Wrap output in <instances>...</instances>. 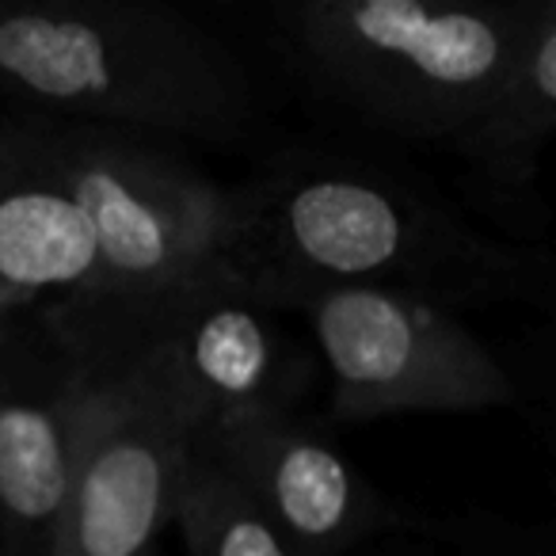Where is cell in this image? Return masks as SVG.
Returning a JSON list of instances; mask_svg holds the SVG:
<instances>
[{
    "label": "cell",
    "mask_w": 556,
    "mask_h": 556,
    "mask_svg": "<svg viewBox=\"0 0 556 556\" xmlns=\"http://www.w3.org/2000/svg\"><path fill=\"white\" fill-rule=\"evenodd\" d=\"M146 313L199 408L202 434L290 412L287 355L267 320L270 309H263L229 270L146 305Z\"/></svg>",
    "instance_id": "cell-9"
},
{
    "label": "cell",
    "mask_w": 556,
    "mask_h": 556,
    "mask_svg": "<svg viewBox=\"0 0 556 556\" xmlns=\"http://www.w3.org/2000/svg\"><path fill=\"white\" fill-rule=\"evenodd\" d=\"M332 381L336 419L484 412L515 401V381L462 317L389 290L336 287L298 298Z\"/></svg>",
    "instance_id": "cell-6"
},
{
    "label": "cell",
    "mask_w": 556,
    "mask_h": 556,
    "mask_svg": "<svg viewBox=\"0 0 556 556\" xmlns=\"http://www.w3.org/2000/svg\"><path fill=\"white\" fill-rule=\"evenodd\" d=\"M149 556H156V553H149Z\"/></svg>",
    "instance_id": "cell-13"
},
{
    "label": "cell",
    "mask_w": 556,
    "mask_h": 556,
    "mask_svg": "<svg viewBox=\"0 0 556 556\" xmlns=\"http://www.w3.org/2000/svg\"><path fill=\"white\" fill-rule=\"evenodd\" d=\"M556 130V0H541L522 58L484 111L450 146L480 172L492 191L526 199Z\"/></svg>",
    "instance_id": "cell-11"
},
{
    "label": "cell",
    "mask_w": 556,
    "mask_h": 556,
    "mask_svg": "<svg viewBox=\"0 0 556 556\" xmlns=\"http://www.w3.org/2000/svg\"><path fill=\"white\" fill-rule=\"evenodd\" d=\"M62 305L85 348V389L50 556H149L176 518L202 416L146 309Z\"/></svg>",
    "instance_id": "cell-3"
},
{
    "label": "cell",
    "mask_w": 556,
    "mask_h": 556,
    "mask_svg": "<svg viewBox=\"0 0 556 556\" xmlns=\"http://www.w3.org/2000/svg\"><path fill=\"white\" fill-rule=\"evenodd\" d=\"M92 225L50 156L42 126H0V317L92 298Z\"/></svg>",
    "instance_id": "cell-10"
},
{
    "label": "cell",
    "mask_w": 556,
    "mask_h": 556,
    "mask_svg": "<svg viewBox=\"0 0 556 556\" xmlns=\"http://www.w3.org/2000/svg\"><path fill=\"white\" fill-rule=\"evenodd\" d=\"M541 0H309L294 12V47L336 96L396 134L454 138L522 58Z\"/></svg>",
    "instance_id": "cell-4"
},
{
    "label": "cell",
    "mask_w": 556,
    "mask_h": 556,
    "mask_svg": "<svg viewBox=\"0 0 556 556\" xmlns=\"http://www.w3.org/2000/svg\"><path fill=\"white\" fill-rule=\"evenodd\" d=\"M85 348L62 302L0 317V556H50L73 484Z\"/></svg>",
    "instance_id": "cell-7"
},
{
    "label": "cell",
    "mask_w": 556,
    "mask_h": 556,
    "mask_svg": "<svg viewBox=\"0 0 556 556\" xmlns=\"http://www.w3.org/2000/svg\"><path fill=\"white\" fill-rule=\"evenodd\" d=\"M191 556H294L263 510L194 450V462L179 484L176 518Z\"/></svg>",
    "instance_id": "cell-12"
},
{
    "label": "cell",
    "mask_w": 556,
    "mask_h": 556,
    "mask_svg": "<svg viewBox=\"0 0 556 556\" xmlns=\"http://www.w3.org/2000/svg\"><path fill=\"white\" fill-rule=\"evenodd\" d=\"M0 92L92 130L225 141L252 123L244 65L153 4L0 0Z\"/></svg>",
    "instance_id": "cell-2"
},
{
    "label": "cell",
    "mask_w": 556,
    "mask_h": 556,
    "mask_svg": "<svg viewBox=\"0 0 556 556\" xmlns=\"http://www.w3.org/2000/svg\"><path fill=\"white\" fill-rule=\"evenodd\" d=\"M232 194L229 275L263 305L336 287L389 290L457 313L548 302L545 252L495 244L446 202L386 172L298 164Z\"/></svg>",
    "instance_id": "cell-1"
},
{
    "label": "cell",
    "mask_w": 556,
    "mask_h": 556,
    "mask_svg": "<svg viewBox=\"0 0 556 556\" xmlns=\"http://www.w3.org/2000/svg\"><path fill=\"white\" fill-rule=\"evenodd\" d=\"M92 225L100 282L80 302L146 309L229 270L232 194L153 146L92 126H42Z\"/></svg>",
    "instance_id": "cell-5"
},
{
    "label": "cell",
    "mask_w": 556,
    "mask_h": 556,
    "mask_svg": "<svg viewBox=\"0 0 556 556\" xmlns=\"http://www.w3.org/2000/svg\"><path fill=\"white\" fill-rule=\"evenodd\" d=\"M199 454L263 510L294 556H343L381 522L378 495L355 465L290 412L199 434Z\"/></svg>",
    "instance_id": "cell-8"
}]
</instances>
